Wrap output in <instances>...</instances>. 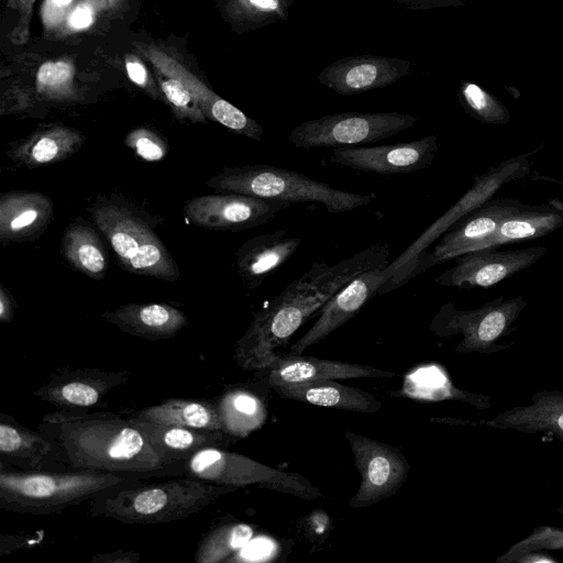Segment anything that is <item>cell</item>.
<instances>
[{
	"instance_id": "obj_1",
	"label": "cell",
	"mask_w": 563,
	"mask_h": 563,
	"mask_svg": "<svg viewBox=\"0 0 563 563\" xmlns=\"http://www.w3.org/2000/svg\"><path fill=\"white\" fill-rule=\"evenodd\" d=\"M389 245L376 243L336 264L317 262L258 311L236 342L234 360L247 371L269 365L295 332L358 274L388 265Z\"/></svg>"
},
{
	"instance_id": "obj_2",
	"label": "cell",
	"mask_w": 563,
	"mask_h": 563,
	"mask_svg": "<svg viewBox=\"0 0 563 563\" xmlns=\"http://www.w3.org/2000/svg\"><path fill=\"white\" fill-rule=\"evenodd\" d=\"M37 430L53 443L69 471L173 476V466L118 413L57 410L43 417Z\"/></svg>"
},
{
	"instance_id": "obj_3",
	"label": "cell",
	"mask_w": 563,
	"mask_h": 563,
	"mask_svg": "<svg viewBox=\"0 0 563 563\" xmlns=\"http://www.w3.org/2000/svg\"><path fill=\"white\" fill-rule=\"evenodd\" d=\"M147 479L122 484L91 498L88 515L129 525L172 522L197 514L238 489L188 476L157 483Z\"/></svg>"
},
{
	"instance_id": "obj_4",
	"label": "cell",
	"mask_w": 563,
	"mask_h": 563,
	"mask_svg": "<svg viewBox=\"0 0 563 563\" xmlns=\"http://www.w3.org/2000/svg\"><path fill=\"white\" fill-rule=\"evenodd\" d=\"M146 478L152 477L93 470L19 471L0 463V508L16 514H59L104 490Z\"/></svg>"
},
{
	"instance_id": "obj_5",
	"label": "cell",
	"mask_w": 563,
	"mask_h": 563,
	"mask_svg": "<svg viewBox=\"0 0 563 563\" xmlns=\"http://www.w3.org/2000/svg\"><path fill=\"white\" fill-rule=\"evenodd\" d=\"M88 211L124 269L167 282L179 278L177 263L154 225L135 207L115 196L99 197Z\"/></svg>"
},
{
	"instance_id": "obj_6",
	"label": "cell",
	"mask_w": 563,
	"mask_h": 563,
	"mask_svg": "<svg viewBox=\"0 0 563 563\" xmlns=\"http://www.w3.org/2000/svg\"><path fill=\"white\" fill-rule=\"evenodd\" d=\"M207 185L219 192H234L290 203L318 202L340 213L367 206L375 195H360L331 187L308 176L264 164L224 168Z\"/></svg>"
},
{
	"instance_id": "obj_7",
	"label": "cell",
	"mask_w": 563,
	"mask_h": 563,
	"mask_svg": "<svg viewBox=\"0 0 563 563\" xmlns=\"http://www.w3.org/2000/svg\"><path fill=\"white\" fill-rule=\"evenodd\" d=\"M541 147L542 145L531 152L512 156L488 168L485 173L476 175L473 186L445 213L424 230L391 264L387 265V269L391 273V278L379 289L378 295L400 287L415 277L416 268L426 255V250L435 239L445 233L463 217L492 199L504 185L528 176L532 166V156Z\"/></svg>"
},
{
	"instance_id": "obj_8",
	"label": "cell",
	"mask_w": 563,
	"mask_h": 563,
	"mask_svg": "<svg viewBox=\"0 0 563 563\" xmlns=\"http://www.w3.org/2000/svg\"><path fill=\"white\" fill-rule=\"evenodd\" d=\"M173 474L236 488L256 485L306 500L322 496L320 489L305 476L273 468L227 448L202 449L175 463Z\"/></svg>"
},
{
	"instance_id": "obj_9",
	"label": "cell",
	"mask_w": 563,
	"mask_h": 563,
	"mask_svg": "<svg viewBox=\"0 0 563 563\" xmlns=\"http://www.w3.org/2000/svg\"><path fill=\"white\" fill-rule=\"evenodd\" d=\"M527 306L522 295L510 299L499 295L472 310H460L449 301L434 314L429 330L440 338L462 335L454 347L457 353L493 354L510 349L499 341L517 330L514 323Z\"/></svg>"
},
{
	"instance_id": "obj_10",
	"label": "cell",
	"mask_w": 563,
	"mask_h": 563,
	"mask_svg": "<svg viewBox=\"0 0 563 563\" xmlns=\"http://www.w3.org/2000/svg\"><path fill=\"white\" fill-rule=\"evenodd\" d=\"M417 118L399 112H344L303 121L287 140L298 148L355 147L398 134L417 123Z\"/></svg>"
},
{
	"instance_id": "obj_11",
	"label": "cell",
	"mask_w": 563,
	"mask_h": 563,
	"mask_svg": "<svg viewBox=\"0 0 563 563\" xmlns=\"http://www.w3.org/2000/svg\"><path fill=\"white\" fill-rule=\"evenodd\" d=\"M345 438L361 475V484L350 499L352 508H363L393 496L406 482L410 465L397 448L346 431Z\"/></svg>"
},
{
	"instance_id": "obj_12",
	"label": "cell",
	"mask_w": 563,
	"mask_h": 563,
	"mask_svg": "<svg viewBox=\"0 0 563 563\" xmlns=\"http://www.w3.org/2000/svg\"><path fill=\"white\" fill-rule=\"evenodd\" d=\"M291 205L288 201L222 192L187 200L184 217L199 228L236 232L263 225Z\"/></svg>"
},
{
	"instance_id": "obj_13",
	"label": "cell",
	"mask_w": 563,
	"mask_h": 563,
	"mask_svg": "<svg viewBox=\"0 0 563 563\" xmlns=\"http://www.w3.org/2000/svg\"><path fill=\"white\" fill-rule=\"evenodd\" d=\"M545 246L521 250H478L454 258L455 264L434 278L445 287L463 289L490 288L514 274L525 271L541 260Z\"/></svg>"
},
{
	"instance_id": "obj_14",
	"label": "cell",
	"mask_w": 563,
	"mask_h": 563,
	"mask_svg": "<svg viewBox=\"0 0 563 563\" xmlns=\"http://www.w3.org/2000/svg\"><path fill=\"white\" fill-rule=\"evenodd\" d=\"M136 47L156 71L179 80L189 90L207 119L234 133L256 141L262 140L264 129L258 122L217 95L177 59L152 44L137 43Z\"/></svg>"
},
{
	"instance_id": "obj_15",
	"label": "cell",
	"mask_w": 563,
	"mask_h": 563,
	"mask_svg": "<svg viewBox=\"0 0 563 563\" xmlns=\"http://www.w3.org/2000/svg\"><path fill=\"white\" fill-rule=\"evenodd\" d=\"M439 150L437 134L390 145L333 148L329 161L364 173L408 174L429 167Z\"/></svg>"
},
{
	"instance_id": "obj_16",
	"label": "cell",
	"mask_w": 563,
	"mask_h": 563,
	"mask_svg": "<svg viewBox=\"0 0 563 563\" xmlns=\"http://www.w3.org/2000/svg\"><path fill=\"white\" fill-rule=\"evenodd\" d=\"M525 206L514 198L489 199L483 206L463 217L442 236L431 253H426L418 264L415 276L434 265L473 252L493 235L500 223Z\"/></svg>"
},
{
	"instance_id": "obj_17",
	"label": "cell",
	"mask_w": 563,
	"mask_h": 563,
	"mask_svg": "<svg viewBox=\"0 0 563 563\" xmlns=\"http://www.w3.org/2000/svg\"><path fill=\"white\" fill-rule=\"evenodd\" d=\"M131 378L129 371L59 368L33 395L57 410L81 411L99 404L106 395Z\"/></svg>"
},
{
	"instance_id": "obj_18",
	"label": "cell",
	"mask_w": 563,
	"mask_h": 563,
	"mask_svg": "<svg viewBox=\"0 0 563 563\" xmlns=\"http://www.w3.org/2000/svg\"><path fill=\"white\" fill-rule=\"evenodd\" d=\"M390 278L391 273L386 267L358 274L323 305L318 320L289 346L287 354L301 355L307 349L325 339L378 295L379 289Z\"/></svg>"
},
{
	"instance_id": "obj_19",
	"label": "cell",
	"mask_w": 563,
	"mask_h": 563,
	"mask_svg": "<svg viewBox=\"0 0 563 563\" xmlns=\"http://www.w3.org/2000/svg\"><path fill=\"white\" fill-rule=\"evenodd\" d=\"M412 63L379 55L350 56L334 60L318 75L319 84L340 96L384 88L406 77Z\"/></svg>"
},
{
	"instance_id": "obj_20",
	"label": "cell",
	"mask_w": 563,
	"mask_h": 563,
	"mask_svg": "<svg viewBox=\"0 0 563 563\" xmlns=\"http://www.w3.org/2000/svg\"><path fill=\"white\" fill-rule=\"evenodd\" d=\"M269 386L346 378H391L396 374L369 365L354 364L313 356L279 354L265 368L257 371Z\"/></svg>"
},
{
	"instance_id": "obj_21",
	"label": "cell",
	"mask_w": 563,
	"mask_h": 563,
	"mask_svg": "<svg viewBox=\"0 0 563 563\" xmlns=\"http://www.w3.org/2000/svg\"><path fill=\"white\" fill-rule=\"evenodd\" d=\"M0 463L19 471H69L46 437L7 413L0 415Z\"/></svg>"
},
{
	"instance_id": "obj_22",
	"label": "cell",
	"mask_w": 563,
	"mask_h": 563,
	"mask_svg": "<svg viewBox=\"0 0 563 563\" xmlns=\"http://www.w3.org/2000/svg\"><path fill=\"white\" fill-rule=\"evenodd\" d=\"M53 217L52 199L37 191L14 190L0 196V241L21 243L41 235Z\"/></svg>"
},
{
	"instance_id": "obj_23",
	"label": "cell",
	"mask_w": 563,
	"mask_h": 563,
	"mask_svg": "<svg viewBox=\"0 0 563 563\" xmlns=\"http://www.w3.org/2000/svg\"><path fill=\"white\" fill-rule=\"evenodd\" d=\"M128 419L170 466L202 449L228 448L236 441V438L223 431L163 424L129 417Z\"/></svg>"
},
{
	"instance_id": "obj_24",
	"label": "cell",
	"mask_w": 563,
	"mask_h": 563,
	"mask_svg": "<svg viewBox=\"0 0 563 563\" xmlns=\"http://www.w3.org/2000/svg\"><path fill=\"white\" fill-rule=\"evenodd\" d=\"M500 430L543 434L563 442V391L541 390L530 396L529 405H520L482 421Z\"/></svg>"
},
{
	"instance_id": "obj_25",
	"label": "cell",
	"mask_w": 563,
	"mask_h": 563,
	"mask_svg": "<svg viewBox=\"0 0 563 563\" xmlns=\"http://www.w3.org/2000/svg\"><path fill=\"white\" fill-rule=\"evenodd\" d=\"M287 230L256 235L236 251V269L249 289H255L297 251L300 238L288 236Z\"/></svg>"
},
{
	"instance_id": "obj_26",
	"label": "cell",
	"mask_w": 563,
	"mask_h": 563,
	"mask_svg": "<svg viewBox=\"0 0 563 563\" xmlns=\"http://www.w3.org/2000/svg\"><path fill=\"white\" fill-rule=\"evenodd\" d=\"M102 318L122 332L150 341L172 339L188 324L183 311L163 302L121 305Z\"/></svg>"
},
{
	"instance_id": "obj_27",
	"label": "cell",
	"mask_w": 563,
	"mask_h": 563,
	"mask_svg": "<svg viewBox=\"0 0 563 563\" xmlns=\"http://www.w3.org/2000/svg\"><path fill=\"white\" fill-rule=\"evenodd\" d=\"M84 142L85 136L79 130L64 124H51L10 143L7 155L15 164L35 168L67 159L81 148Z\"/></svg>"
},
{
	"instance_id": "obj_28",
	"label": "cell",
	"mask_w": 563,
	"mask_h": 563,
	"mask_svg": "<svg viewBox=\"0 0 563 563\" xmlns=\"http://www.w3.org/2000/svg\"><path fill=\"white\" fill-rule=\"evenodd\" d=\"M269 387L282 398L318 407L361 413H374L382 409L380 401L372 394L334 379L282 383Z\"/></svg>"
},
{
	"instance_id": "obj_29",
	"label": "cell",
	"mask_w": 563,
	"mask_h": 563,
	"mask_svg": "<svg viewBox=\"0 0 563 563\" xmlns=\"http://www.w3.org/2000/svg\"><path fill=\"white\" fill-rule=\"evenodd\" d=\"M561 227H563V201L550 199L544 205H525L507 217L497 231L483 241L474 251L490 250L505 244L536 240Z\"/></svg>"
},
{
	"instance_id": "obj_30",
	"label": "cell",
	"mask_w": 563,
	"mask_h": 563,
	"mask_svg": "<svg viewBox=\"0 0 563 563\" xmlns=\"http://www.w3.org/2000/svg\"><path fill=\"white\" fill-rule=\"evenodd\" d=\"M129 418L224 432L213 399L168 398L133 412Z\"/></svg>"
},
{
	"instance_id": "obj_31",
	"label": "cell",
	"mask_w": 563,
	"mask_h": 563,
	"mask_svg": "<svg viewBox=\"0 0 563 563\" xmlns=\"http://www.w3.org/2000/svg\"><path fill=\"white\" fill-rule=\"evenodd\" d=\"M62 254L76 271L91 279H102L109 267L104 245L95 228L77 217L65 229Z\"/></svg>"
},
{
	"instance_id": "obj_32",
	"label": "cell",
	"mask_w": 563,
	"mask_h": 563,
	"mask_svg": "<svg viewBox=\"0 0 563 563\" xmlns=\"http://www.w3.org/2000/svg\"><path fill=\"white\" fill-rule=\"evenodd\" d=\"M224 432L234 438H244L265 421L267 410L249 387L234 386L213 398Z\"/></svg>"
},
{
	"instance_id": "obj_33",
	"label": "cell",
	"mask_w": 563,
	"mask_h": 563,
	"mask_svg": "<svg viewBox=\"0 0 563 563\" xmlns=\"http://www.w3.org/2000/svg\"><path fill=\"white\" fill-rule=\"evenodd\" d=\"M295 0H224L223 11L234 31L262 29L289 16Z\"/></svg>"
},
{
	"instance_id": "obj_34",
	"label": "cell",
	"mask_w": 563,
	"mask_h": 563,
	"mask_svg": "<svg viewBox=\"0 0 563 563\" xmlns=\"http://www.w3.org/2000/svg\"><path fill=\"white\" fill-rule=\"evenodd\" d=\"M253 527L244 522H228L210 529L200 540L195 561L220 563L244 548L253 538Z\"/></svg>"
},
{
	"instance_id": "obj_35",
	"label": "cell",
	"mask_w": 563,
	"mask_h": 563,
	"mask_svg": "<svg viewBox=\"0 0 563 563\" xmlns=\"http://www.w3.org/2000/svg\"><path fill=\"white\" fill-rule=\"evenodd\" d=\"M457 98L464 111L482 123L500 125L510 121L506 106L475 82L462 80Z\"/></svg>"
},
{
	"instance_id": "obj_36",
	"label": "cell",
	"mask_w": 563,
	"mask_h": 563,
	"mask_svg": "<svg viewBox=\"0 0 563 563\" xmlns=\"http://www.w3.org/2000/svg\"><path fill=\"white\" fill-rule=\"evenodd\" d=\"M74 79L75 66L70 59L47 60L37 69L35 86L42 96L64 100L75 96Z\"/></svg>"
},
{
	"instance_id": "obj_37",
	"label": "cell",
	"mask_w": 563,
	"mask_h": 563,
	"mask_svg": "<svg viewBox=\"0 0 563 563\" xmlns=\"http://www.w3.org/2000/svg\"><path fill=\"white\" fill-rule=\"evenodd\" d=\"M159 89L177 119L205 123L206 115L189 90L177 79L158 73Z\"/></svg>"
},
{
	"instance_id": "obj_38",
	"label": "cell",
	"mask_w": 563,
	"mask_h": 563,
	"mask_svg": "<svg viewBox=\"0 0 563 563\" xmlns=\"http://www.w3.org/2000/svg\"><path fill=\"white\" fill-rule=\"evenodd\" d=\"M563 550V528L540 526L532 532L510 547L496 562L512 563L520 554L529 551Z\"/></svg>"
},
{
	"instance_id": "obj_39",
	"label": "cell",
	"mask_w": 563,
	"mask_h": 563,
	"mask_svg": "<svg viewBox=\"0 0 563 563\" xmlns=\"http://www.w3.org/2000/svg\"><path fill=\"white\" fill-rule=\"evenodd\" d=\"M124 143L139 157L147 162H158L168 153L167 141L155 131L143 126L129 132Z\"/></svg>"
},
{
	"instance_id": "obj_40",
	"label": "cell",
	"mask_w": 563,
	"mask_h": 563,
	"mask_svg": "<svg viewBox=\"0 0 563 563\" xmlns=\"http://www.w3.org/2000/svg\"><path fill=\"white\" fill-rule=\"evenodd\" d=\"M109 0H82L77 3L64 21L66 33H75L90 27L96 21L98 12Z\"/></svg>"
},
{
	"instance_id": "obj_41",
	"label": "cell",
	"mask_w": 563,
	"mask_h": 563,
	"mask_svg": "<svg viewBox=\"0 0 563 563\" xmlns=\"http://www.w3.org/2000/svg\"><path fill=\"white\" fill-rule=\"evenodd\" d=\"M125 69L129 79L133 84L146 90L153 98L158 97V91L154 86L146 66L137 56L128 55L125 57Z\"/></svg>"
},
{
	"instance_id": "obj_42",
	"label": "cell",
	"mask_w": 563,
	"mask_h": 563,
	"mask_svg": "<svg viewBox=\"0 0 563 563\" xmlns=\"http://www.w3.org/2000/svg\"><path fill=\"white\" fill-rule=\"evenodd\" d=\"M73 2L74 0H45L41 11L45 26H59L73 9Z\"/></svg>"
},
{
	"instance_id": "obj_43",
	"label": "cell",
	"mask_w": 563,
	"mask_h": 563,
	"mask_svg": "<svg viewBox=\"0 0 563 563\" xmlns=\"http://www.w3.org/2000/svg\"><path fill=\"white\" fill-rule=\"evenodd\" d=\"M35 0H9L11 7L18 10L20 20L11 33L12 42L23 44L29 37L30 20Z\"/></svg>"
},
{
	"instance_id": "obj_44",
	"label": "cell",
	"mask_w": 563,
	"mask_h": 563,
	"mask_svg": "<svg viewBox=\"0 0 563 563\" xmlns=\"http://www.w3.org/2000/svg\"><path fill=\"white\" fill-rule=\"evenodd\" d=\"M401 4L408 10H431L438 8L460 7L464 4L463 0H389Z\"/></svg>"
},
{
	"instance_id": "obj_45",
	"label": "cell",
	"mask_w": 563,
	"mask_h": 563,
	"mask_svg": "<svg viewBox=\"0 0 563 563\" xmlns=\"http://www.w3.org/2000/svg\"><path fill=\"white\" fill-rule=\"evenodd\" d=\"M141 553L128 550H115L109 553L96 554L91 558L90 563H137Z\"/></svg>"
},
{
	"instance_id": "obj_46",
	"label": "cell",
	"mask_w": 563,
	"mask_h": 563,
	"mask_svg": "<svg viewBox=\"0 0 563 563\" xmlns=\"http://www.w3.org/2000/svg\"><path fill=\"white\" fill-rule=\"evenodd\" d=\"M14 300L10 294V291L3 286L0 285V321L1 322H11L14 316Z\"/></svg>"
},
{
	"instance_id": "obj_47",
	"label": "cell",
	"mask_w": 563,
	"mask_h": 563,
	"mask_svg": "<svg viewBox=\"0 0 563 563\" xmlns=\"http://www.w3.org/2000/svg\"><path fill=\"white\" fill-rule=\"evenodd\" d=\"M559 561L548 552L529 551L517 556L512 563H558Z\"/></svg>"
},
{
	"instance_id": "obj_48",
	"label": "cell",
	"mask_w": 563,
	"mask_h": 563,
	"mask_svg": "<svg viewBox=\"0 0 563 563\" xmlns=\"http://www.w3.org/2000/svg\"><path fill=\"white\" fill-rule=\"evenodd\" d=\"M558 514L563 515V505L556 508L555 510Z\"/></svg>"
}]
</instances>
